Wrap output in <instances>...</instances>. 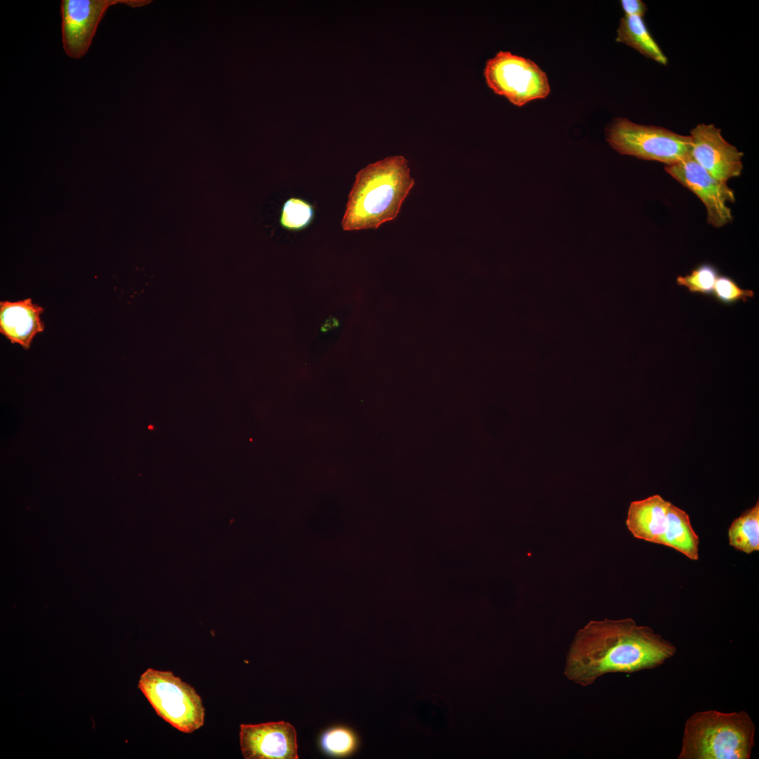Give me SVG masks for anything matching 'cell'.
I'll return each mask as SVG.
<instances>
[{"label":"cell","mask_w":759,"mask_h":759,"mask_svg":"<svg viewBox=\"0 0 759 759\" xmlns=\"http://www.w3.org/2000/svg\"><path fill=\"white\" fill-rule=\"evenodd\" d=\"M676 647L632 618L591 621L576 635L566 657V677L583 687L606 673L656 668L673 657Z\"/></svg>","instance_id":"cell-1"},{"label":"cell","mask_w":759,"mask_h":759,"mask_svg":"<svg viewBox=\"0 0 759 759\" xmlns=\"http://www.w3.org/2000/svg\"><path fill=\"white\" fill-rule=\"evenodd\" d=\"M414 184L403 156H390L363 168L349 193L342 229L377 228L395 219Z\"/></svg>","instance_id":"cell-2"},{"label":"cell","mask_w":759,"mask_h":759,"mask_svg":"<svg viewBox=\"0 0 759 759\" xmlns=\"http://www.w3.org/2000/svg\"><path fill=\"white\" fill-rule=\"evenodd\" d=\"M755 727L744 711H699L687 720L678 759H749Z\"/></svg>","instance_id":"cell-3"},{"label":"cell","mask_w":759,"mask_h":759,"mask_svg":"<svg viewBox=\"0 0 759 759\" xmlns=\"http://www.w3.org/2000/svg\"><path fill=\"white\" fill-rule=\"evenodd\" d=\"M626 525L637 538L673 548L699 559V539L689 515L659 495L630 503Z\"/></svg>","instance_id":"cell-4"},{"label":"cell","mask_w":759,"mask_h":759,"mask_svg":"<svg viewBox=\"0 0 759 759\" xmlns=\"http://www.w3.org/2000/svg\"><path fill=\"white\" fill-rule=\"evenodd\" d=\"M138 687L157 714L176 729L192 733L205 722V708L195 689L171 671L148 668Z\"/></svg>","instance_id":"cell-5"},{"label":"cell","mask_w":759,"mask_h":759,"mask_svg":"<svg viewBox=\"0 0 759 759\" xmlns=\"http://www.w3.org/2000/svg\"><path fill=\"white\" fill-rule=\"evenodd\" d=\"M609 144L621 155L671 165L689 155L691 138L661 126L615 119L606 129Z\"/></svg>","instance_id":"cell-6"},{"label":"cell","mask_w":759,"mask_h":759,"mask_svg":"<svg viewBox=\"0 0 759 759\" xmlns=\"http://www.w3.org/2000/svg\"><path fill=\"white\" fill-rule=\"evenodd\" d=\"M484 74L488 86L517 105L543 99L550 91L546 73L530 59L499 51L487 60Z\"/></svg>","instance_id":"cell-7"},{"label":"cell","mask_w":759,"mask_h":759,"mask_svg":"<svg viewBox=\"0 0 759 759\" xmlns=\"http://www.w3.org/2000/svg\"><path fill=\"white\" fill-rule=\"evenodd\" d=\"M145 0H62V39L65 53L74 59L84 56L107 9L117 4L138 7Z\"/></svg>","instance_id":"cell-8"},{"label":"cell","mask_w":759,"mask_h":759,"mask_svg":"<svg viewBox=\"0 0 759 759\" xmlns=\"http://www.w3.org/2000/svg\"><path fill=\"white\" fill-rule=\"evenodd\" d=\"M665 171L701 200L706 208L708 223L718 228L732 221L727 203L734 202L735 195L727 183L716 180L690 155L666 165Z\"/></svg>","instance_id":"cell-9"},{"label":"cell","mask_w":759,"mask_h":759,"mask_svg":"<svg viewBox=\"0 0 759 759\" xmlns=\"http://www.w3.org/2000/svg\"><path fill=\"white\" fill-rule=\"evenodd\" d=\"M691 157L716 180L727 183L741 175L743 153L728 143L715 125L699 124L691 131Z\"/></svg>","instance_id":"cell-10"},{"label":"cell","mask_w":759,"mask_h":759,"mask_svg":"<svg viewBox=\"0 0 759 759\" xmlns=\"http://www.w3.org/2000/svg\"><path fill=\"white\" fill-rule=\"evenodd\" d=\"M240 743L246 759H297L294 727L287 722L241 724Z\"/></svg>","instance_id":"cell-11"},{"label":"cell","mask_w":759,"mask_h":759,"mask_svg":"<svg viewBox=\"0 0 759 759\" xmlns=\"http://www.w3.org/2000/svg\"><path fill=\"white\" fill-rule=\"evenodd\" d=\"M44 309L31 298L0 301V332L11 344L28 349L34 337L44 330L41 315Z\"/></svg>","instance_id":"cell-12"},{"label":"cell","mask_w":759,"mask_h":759,"mask_svg":"<svg viewBox=\"0 0 759 759\" xmlns=\"http://www.w3.org/2000/svg\"><path fill=\"white\" fill-rule=\"evenodd\" d=\"M616 41L632 47L659 64L667 65V57L651 35L642 17L625 15L620 20Z\"/></svg>","instance_id":"cell-13"},{"label":"cell","mask_w":759,"mask_h":759,"mask_svg":"<svg viewBox=\"0 0 759 759\" xmlns=\"http://www.w3.org/2000/svg\"><path fill=\"white\" fill-rule=\"evenodd\" d=\"M729 543L751 554L759 550V502L733 521L728 530Z\"/></svg>","instance_id":"cell-14"},{"label":"cell","mask_w":759,"mask_h":759,"mask_svg":"<svg viewBox=\"0 0 759 759\" xmlns=\"http://www.w3.org/2000/svg\"><path fill=\"white\" fill-rule=\"evenodd\" d=\"M358 739L352 730L344 727H332L323 733L320 739L321 748L335 757H345L357 748Z\"/></svg>","instance_id":"cell-15"},{"label":"cell","mask_w":759,"mask_h":759,"mask_svg":"<svg viewBox=\"0 0 759 759\" xmlns=\"http://www.w3.org/2000/svg\"><path fill=\"white\" fill-rule=\"evenodd\" d=\"M718 276V270L713 265L703 263L697 266L689 273L677 276L676 283L678 285L686 287L691 293L712 296Z\"/></svg>","instance_id":"cell-16"},{"label":"cell","mask_w":759,"mask_h":759,"mask_svg":"<svg viewBox=\"0 0 759 759\" xmlns=\"http://www.w3.org/2000/svg\"><path fill=\"white\" fill-rule=\"evenodd\" d=\"M314 216L313 206L304 200L291 197L287 200L281 209L280 226L290 231L306 228Z\"/></svg>","instance_id":"cell-17"},{"label":"cell","mask_w":759,"mask_h":759,"mask_svg":"<svg viewBox=\"0 0 759 759\" xmlns=\"http://www.w3.org/2000/svg\"><path fill=\"white\" fill-rule=\"evenodd\" d=\"M712 296L720 304L732 305L739 301H747L754 297V292L741 288L729 276L719 275L715 283Z\"/></svg>","instance_id":"cell-18"},{"label":"cell","mask_w":759,"mask_h":759,"mask_svg":"<svg viewBox=\"0 0 759 759\" xmlns=\"http://www.w3.org/2000/svg\"><path fill=\"white\" fill-rule=\"evenodd\" d=\"M621 5L625 15L643 17L647 10L646 4L640 0H621Z\"/></svg>","instance_id":"cell-19"}]
</instances>
